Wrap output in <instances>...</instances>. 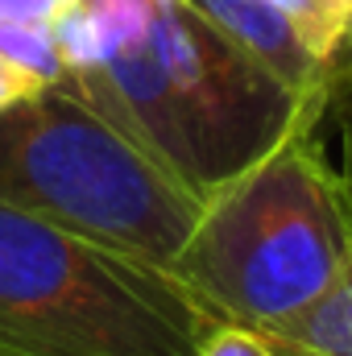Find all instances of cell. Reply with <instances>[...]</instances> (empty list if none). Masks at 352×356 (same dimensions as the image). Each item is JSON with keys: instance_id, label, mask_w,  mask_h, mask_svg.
I'll use <instances>...</instances> for the list:
<instances>
[{"instance_id": "obj_1", "label": "cell", "mask_w": 352, "mask_h": 356, "mask_svg": "<svg viewBox=\"0 0 352 356\" xmlns=\"http://www.w3.org/2000/svg\"><path fill=\"white\" fill-rule=\"evenodd\" d=\"M328 108L332 91H315L278 145L216 186L170 261L228 323L269 327L303 311L352 257V191L319 141Z\"/></svg>"}, {"instance_id": "obj_2", "label": "cell", "mask_w": 352, "mask_h": 356, "mask_svg": "<svg viewBox=\"0 0 352 356\" xmlns=\"http://www.w3.org/2000/svg\"><path fill=\"white\" fill-rule=\"evenodd\" d=\"M220 319L166 266L0 203V344L25 356H199Z\"/></svg>"}, {"instance_id": "obj_3", "label": "cell", "mask_w": 352, "mask_h": 356, "mask_svg": "<svg viewBox=\"0 0 352 356\" xmlns=\"http://www.w3.org/2000/svg\"><path fill=\"white\" fill-rule=\"evenodd\" d=\"M0 203L166 269L199 216L191 191L58 83L0 108Z\"/></svg>"}, {"instance_id": "obj_4", "label": "cell", "mask_w": 352, "mask_h": 356, "mask_svg": "<svg viewBox=\"0 0 352 356\" xmlns=\"http://www.w3.org/2000/svg\"><path fill=\"white\" fill-rule=\"evenodd\" d=\"M150 33L195 158L203 203L278 145L311 95L303 99L282 88L191 0H150Z\"/></svg>"}, {"instance_id": "obj_5", "label": "cell", "mask_w": 352, "mask_h": 356, "mask_svg": "<svg viewBox=\"0 0 352 356\" xmlns=\"http://www.w3.org/2000/svg\"><path fill=\"white\" fill-rule=\"evenodd\" d=\"M216 29H224L253 63L290 88L294 95H315L332 91V71L328 63L307 46V38L265 0H191Z\"/></svg>"}, {"instance_id": "obj_6", "label": "cell", "mask_w": 352, "mask_h": 356, "mask_svg": "<svg viewBox=\"0 0 352 356\" xmlns=\"http://www.w3.org/2000/svg\"><path fill=\"white\" fill-rule=\"evenodd\" d=\"M253 332H262L278 356H352V257L319 298Z\"/></svg>"}, {"instance_id": "obj_7", "label": "cell", "mask_w": 352, "mask_h": 356, "mask_svg": "<svg viewBox=\"0 0 352 356\" xmlns=\"http://www.w3.org/2000/svg\"><path fill=\"white\" fill-rule=\"evenodd\" d=\"M0 58L21 71L38 88H54L63 79V54L54 42V29L38 25H4L0 21Z\"/></svg>"}, {"instance_id": "obj_8", "label": "cell", "mask_w": 352, "mask_h": 356, "mask_svg": "<svg viewBox=\"0 0 352 356\" xmlns=\"http://www.w3.org/2000/svg\"><path fill=\"white\" fill-rule=\"evenodd\" d=\"M265 4L278 8L332 71V54L352 21V4H344V0H265Z\"/></svg>"}, {"instance_id": "obj_9", "label": "cell", "mask_w": 352, "mask_h": 356, "mask_svg": "<svg viewBox=\"0 0 352 356\" xmlns=\"http://www.w3.org/2000/svg\"><path fill=\"white\" fill-rule=\"evenodd\" d=\"M199 356H278V353L269 348V340L262 332L241 327V323H220L199 344Z\"/></svg>"}, {"instance_id": "obj_10", "label": "cell", "mask_w": 352, "mask_h": 356, "mask_svg": "<svg viewBox=\"0 0 352 356\" xmlns=\"http://www.w3.org/2000/svg\"><path fill=\"white\" fill-rule=\"evenodd\" d=\"M71 4H75V0H0V21H4V25L54 29V21H58Z\"/></svg>"}, {"instance_id": "obj_11", "label": "cell", "mask_w": 352, "mask_h": 356, "mask_svg": "<svg viewBox=\"0 0 352 356\" xmlns=\"http://www.w3.org/2000/svg\"><path fill=\"white\" fill-rule=\"evenodd\" d=\"M340 91H352V21L336 46V54H332V99Z\"/></svg>"}, {"instance_id": "obj_12", "label": "cell", "mask_w": 352, "mask_h": 356, "mask_svg": "<svg viewBox=\"0 0 352 356\" xmlns=\"http://www.w3.org/2000/svg\"><path fill=\"white\" fill-rule=\"evenodd\" d=\"M38 83H29L21 71H13L4 58H0V108H8V104H17V99H25V95H38Z\"/></svg>"}, {"instance_id": "obj_13", "label": "cell", "mask_w": 352, "mask_h": 356, "mask_svg": "<svg viewBox=\"0 0 352 356\" xmlns=\"http://www.w3.org/2000/svg\"><path fill=\"white\" fill-rule=\"evenodd\" d=\"M340 175H344V182H349V191H352V120H349V129H344V166H340Z\"/></svg>"}, {"instance_id": "obj_14", "label": "cell", "mask_w": 352, "mask_h": 356, "mask_svg": "<svg viewBox=\"0 0 352 356\" xmlns=\"http://www.w3.org/2000/svg\"><path fill=\"white\" fill-rule=\"evenodd\" d=\"M0 356H25V353H13V348H4V344H0Z\"/></svg>"}, {"instance_id": "obj_15", "label": "cell", "mask_w": 352, "mask_h": 356, "mask_svg": "<svg viewBox=\"0 0 352 356\" xmlns=\"http://www.w3.org/2000/svg\"><path fill=\"white\" fill-rule=\"evenodd\" d=\"M344 4H352V0H344Z\"/></svg>"}]
</instances>
